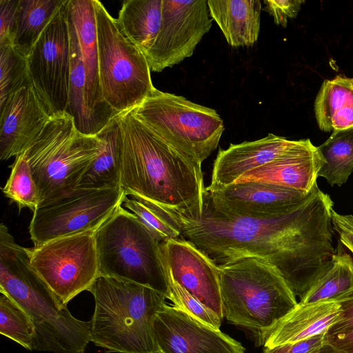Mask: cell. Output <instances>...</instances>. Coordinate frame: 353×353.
Listing matches in <instances>:
<instances>
[{"mask_svg": "<svg viewBox=\"0 0 353 353\" xmlns=\"http://www.w3.org/2000/svg\"><path fill=\"white\" fill-rule=\"evenodd\" d=\"M353 296V259L338 250L328 268L299 302L339 301Z\"/></svg>", "mask_w": 353, "mask_h": 353, "instance_id": "obj_28", "label": "cell"}, {"mask_svg": "<svg viewBox=\"0 0 353 353\" xmlns=\"http://www.w3.org/2000/svg\"><path fill=\"white\" fill-rule=\"evenodd\" d=\"M65 0H19L13 46L28 57Z\"/></svg>", "mask_w": 353, "mask_h": 353, "instance_id": "obj_27", "label": "cell"}, {"mask_svg": "<svg viewBox=\"0 0 353 353\" xmlns=\"http://www.w3.org/2000/svg\"><path fill=\"white\" fill-rule=\"evenodd\" d=\"M0 292L31 319L37 332L34 350L85 353L91 342L90 322L72 315L32 265L29 248L17 244L3 223L0 226Z\"/></svg>", "mask_w": 353, "mask_h": 353, "instance_id": "obj_3", "label": "cell"}, {"mask_svg": "<svg viewBox=\"0 0 353 353\" xmlns=\"http://www.w3.org/2000/svg\"><path fill=\"white\" fill-rule=\"evenodd\" d=\"M352 79H353V78H352Z\"/></svg>", "mask_w": 353, "mask_h": 353, "instance_id": "obj_41", "label": "cell"}, {"mask_svg": "<svg viewBox=\"0 0 353 353\" xmlns=\"http://www.w3.org/2000/svg\"><path fill=\"white\" fill-rule=\"evenodd\" d=\"M153 333L159 353H245L227 334L167 303L157 312Z\"/></svg>", "mask_w": 353, "mask_h": 353, "instance_id": "obj_15", "label": "cell"}, {"mask_svg": "<svg viewBox=\"0 0 353 353\" xmlns=\"http://www.w3.org/2000/svg\"><path fill=\"white\" fill-rule=\"evenodd\" d=\"M310 353H341V352L336 350L332 346L325 343L322 347H319V349H317Z\"/></svg>", "mask_w": 353, "mask_h": 353, "instance_id": "obj_40", "label": "cell"}, {"mask_svg": "<svg viewBox=\"0 0 353 353\" xmlns=\"http://www.w3.org/2000/svg\"><path fill=\"white\" fill-rule=\"evenodd\" d=\"M161 16L162 0H127L117 21L123 35L145 56L159 33Z\"/></svg>", "mask_w": 353, "mask_h": 353, "instance_id": "obj_25", "label": "cell"}, {"mask_svg": "<svg viewBox=\"0 0 353 353\" xmlns=\"http://www.w3.org/2000/svg\"><path fill=\"white\" fill-rule=\"evenodd\" d=\"M223 316L257 336L298 304L279 270L264 259L243 257L218 265Z\"/></svg>", "mask_w": 353, "mask_h": 353, "instance_id": "obj_5", "label": "cell"}, {"mask_svg": "<svg viewBox=\"0 0 353 353\" xmlns=\"http://www.w3.org/2000/svg\"><path fill=\"white\" fill-rule=\"evenodd\" d=\"M10 167V174L2 188L4 195L14 202L19 209L28 208L34 212L39 207V197L27 159L20 154L15 157Z\"/></svg>", "mask_w": 353, "mask_h": 353, "instance_id": "obj_32", "label": "cell"}, {"mask_svg": "<svg viewBox=\"0 0 353 353\" xmlns=\"http://www.w3.org/2000/svg\"><path fill=\"white\" fill-rule=\"evenodd\" d=\"M85 72L86 103L99 133L116 116L105 102L101 88L97 22L93 0H70Z\"/></svg>", "mask_w": 353, "mask_h": 353, "instance_id": "obj_18", "label": "cell"}, {"mask_svg": "<svg viewBox=\"0 0 353 353\" xmlns=\"http://www.w3.org/2000/svg\"><path fill=\"white\" fill-rule=\"evenodd\" d=\"M161 17L156 40L145 55L157 72L191 57L212 22L208 0H162Z\"/></svg>", "mask_w": 353, "mask_h": 353, "instance_id": "obj_13", "label": "cell"}, {"mask_svg": "<svg viewBox=\"0 0 353 353\" xmlns=\"http://www.w3.org/2000/svg\"><path fill=\"white\" fill-rule=\"evenodd\" d=\"M65 0L27 57L32 85L49 114L66 113L70 44Z\"/></svg>", "mask_w": 353, "mask_h": 353, "instance_id": "obj_12", "label": "cell"}, {"mask_svg": "<svg viewBox=\"0 0 353 353\" xmlns=\"http://www.w3.org/2000/svg\"><path fill=\"white\" fill-rule=\"evenodd\" d=\"M325 343V333H323L299 341L264 347L263 353H310Z\"/></svg>", "mask_w": 353, "mask_h": 353, "instance_id": "obj_38", "label": "cell"}, {"mask_svg": "<svg viewBox=\"0 0 353 353\" xmlns=\"http://www.w3.org/2000/svg\"><path fill=\"white\" fill-rule=\"evenodd\" d=\"M102 140L97 157L80 177L75 189H104L121 186L122 133L117 115L97 134Z\"/></svg>", "mask_w": 353, "mask_h": 353, "instance_id": "obj_23", "label": "cell"}, {"mask_svg": "<svg viewBox=\"0 0 353 353\" xmlns=\"http://www.w3.org/2000/svg\"><path fill=\"white\" fill-rule=\"evenodd\" d=\"M314 112L322 131L353 128V79L336 76L325 80L314 102Z\"/></svg>", "mask_w": 353, "mask_h": 353, "instance_id": "obj_24", "label": "cell"}, {"mask_svg": "<svg viewBox=\"0 0 353 353\" xmlns=\"http://www.w3.org/2000/svg\"><path fill=\"white\" fill-rule=\"evenodd\" d=\"M333 201L317 186L288 213L258 219L214 210L203 196L202 213L186 218L165 211L191 241L216 264L243 257L264 259L281 274L300 301L328 268L335 250Z\"/></svg>", "mask_w": 353, "mask_h": 353, "instance_id": "obj_1", "label": "cell"}, {"mask_svg": "<svg viewBox=\"0 0 353 353\" xmlns=\"http://www.w3.org/2000/svg\"><path fill=\"white\" fill-rule=\"evenodd\" d=\"M102 143L98 135L79 132L68 113L52 117L40 135L21 153L37 187L39 206L71 193L99 155Z\"/></svg>", "mask_w": 353, "mask_h": 353, "instance_id": "obj_7", "label": "cell"}, {"mask_svg": "<svg viewBox=\"0 0 353 353\" xmlns=\"http://www.w3.org/2000/svg\"><path fill=\"white\" fill-rule=\"evenodd\" d=\"M19 0H0V46L13 45Z\"/></svg>", "mask_w": 353, "mask_h": 353, "instance_id": "obj_36", "label": "cell"}, {"mask_svg": "<svg viewBox=\"0 0 353 353\" xmlns=\"http://www.w3.org/2000/svg\"><path fill=\"white\" fill-rule=\"evenodd\" d=\"M317 148L323 159L319 177L332 186L345 183L353 172V128L332 132Z\"/></svg>", "mask_w": 353, "mask_h": 353, "instance_id": "obj_29", "label": "cell"}, {"mask_svg": "<svg viewBox=\"0 0 353 353\" xmlns=\"http://www.w3.org/2000/svg\"><path fill=\"white\" fill-rule=\"evenodd\" d=\"M68 23L70 44V71L66 113L73 118L75 128L79 132L85 135L96 136L98 132L85 100V72L81 52L69 10Z\"/></svg>", "mask_w": 353, "mask_h": 353, "instance_id": "obj_26", "label": "cell"}, {"mask_svg": "<svg viewBox=\"0 0 353 353\" xmlns=\"http://www.w3.org/2000/svg\"><path fill=\"white\" fill-rule=\"evenodd\" d=\"M265 10L274 18V23L284 28L287 26L289 19L296 17L303 0H265Z\"/></svg>", "mask_w": 353, "mask_h": 353, "instance_id": "obj_37", "label": "cell"}, {"mask_svg": "<svg viewBox=\"0 0 353 353\" xmlns=\"http://www.w3.org/2000/svg\"><path fill=\"white\" fill-rule=\"evenodd\" d=\"M88 291L95 303L91 342L108 352L159 353L153 323L166 304L164 296L149 287L105 276Z\"/></svg>", "mask_w": 353, "mask_h": 353, "instance_id": "obj_4", "label": "cell"}, {"mask_svg": "<svg viewBox=\"0 0 353 353\" xmlns=\"http://www.w3.org/2000/svg\"><path fill=\"white\" fill-rule=\"evenodd\" d=\"M0 110L2 161L23 152L52 118L33 85L25 87L10 96Z\"/></svg>", "mask_w": 353, "mask_h": 353, "instance_id": "obj_17", "label": "cell"}, {"mask_svg": "<svg viewBox=\"0 0 353 353\" xmlns=\"http://www.w3.org/2000/svg\"><path fill=\"white\" fill-rule=\"evenodd\" d=\"M340 312L339 301L299 302L273 328L258 336L259 342L273 347L325 333Z\"/></svg>", "mask_w": 353, "mask_h": 353, "instance_id": "obj_21", "label": "cell"}, {"mask_svg": "<svg viewBox=\"0 0 353 353\" xmlns=\"http://www.w3.org/2000/svg\"><path fill=\"white\" fill-rule=\"evenodd\" d=\"M122 133L120 185L128 196L186 218L202 213L201 163L159 138L132 113L117 115Z\"/></svg>", "mask_w": 353, "mask_h": 353, "instance_id": "obj_2", "label": "cell"}, {"mask_svg": "<svg viewBox=\"0 0 353 353\" xmlns=\"http://www.w3.org/2000/svg\"><path fill=\"white\" fill-rule=\"evenodd\" d=\"M122 205L133 213L159 242L182 236L176 223L168 220L145 202L127 195Z\"/></svg>", "mask_w": 353, "mask_h": 353, "instance_id": "obj_33", "label": "cell"}, {"mask_svg": "<svg viewBox=\"0 0 353 353\" xmlns=\"http://www.w3.org/2000/svg\"><path fill=\"white\" fill-rule=\"evenodd\" d=\"M99 76L106 104L116 115L134 109L154 88L145 54L128 40L103 4L93 0Z\"/></svg>", "mask_w": 353, "mask_h": 353, "instance_id": "obj_9", "label": "cell"}, {"mask_svg": "<svg viewBox=\"0 0 353 353\" xmlns=\"http://www.w3.org/2000/svg\"><path fill=\"white\" fill-rule=\"evenodd\" d=\"M132 112L168 145L199 163L216 149L225 130L215 110L155 88Z\"/></svg>", "mask_w": 353, "mask_h": 353, "instance_id": "obj_8", "label": "cell"}, {"mask_svg": "<svg viewBox=\"0 0 353 353\" xmlns=\"http://www.w3.org/2000/svg\"><path fill=\"white\" fill-rule=\"evenodd\" d=\"M100 276L149 287L170 299L161 243L121 205L95 232Z\"/></svg>", "mask_w": 353, "mask_h": 353, "instance_id": "obj_6", "label": "cell"}, {"mask_svg": "<svg viewBox=\"0 0 353 353\" xmlns=\"http://www.w3.org/2000/svg\"><path fill=\"white\" fill-rule=\"evenodd\" d=\"M339 302L341 312L325 332V342L341 353H353V296Z\"/></svg>", "mask_w": 353, "mask_h": 353, "instance_id": "obj_34", "label": "cell"}, {"mask_svg": "<svg viewBox=\"0 0 353 353\" xmlns=\"http://www.w3.org/2000/svg\"><path fill=\"white\" fill-rule=\"evenodd\" d=\"M0 108L21 89L32 85L27 58L13 45L0 46Z\"/></svg>", "mask_w": 353, "mask_h": 353, "instance_id": "obj_31", "label": "cell"}, {"mask_svg": "<svg viewBox=\"0 0 353 353\" xmlns=\"http://www.w3.org/2000/svg\"><path fill=\"white\" fill-rule=\"evenodd\" d=\"M210 15L232 47L250 46L260 30L259 0H208Z\"/></svg>", "mask_w": 353, "mask_h": 353, "instance_id": "obj_22", "label": "cell"}, {"mask_svg": "<svg viewBox=\"0 0 353 353\" xmlns=\"http://www.w3.org/2000/svg\"><path fill=\"white\" fill-rule=\"evenodd\" d=\"M167 271L182 288L222 321L218 265L183 236L161 242Z\"/></svg>", "mask_w": 353, "mask_h": 353, "instance_id": "obj_16", "label": "cell"}, {"mask_svg": "<svg viewBox=\"0 0 353 353\" xmlns=\"http://www.w3.org/2000/svg\"><path fill=\"white\" fill-rule=\"evenodd\" d=\"M302 141L269 133L256 141L230 144L225 150L220 149L214 160L210 184L205 189L215 191L234 184L245 174L268 163Z\"/></svg>", "mask_w": 353, "mask_h": 353, "instance_id": "obj_19", "label": "cell"}, {"mask_svg": "<svg viewBox=\"0 0 353 353\" xmlns=\"http://www.w3.org/2000/svg\"><path fill=\"white\" fill-rule=\"evenodd\" d=\"M332 221L340 241L353 254V215L341 214L333 210Z\"/></svg>", "mask_w": 353, "mask_h": 353, "instance_id": "obj_39", "label": "cell"}, {"mask_svg": "<svg viewBox=\"0 0 353 353\" xmlns=\"http://www.w3.org/2000/svg\"><path fill=\"white\" fill-rule=\"evenodd\" d=\"M29 253L33 268L65 304L88 291L100 276L95 232L54 239Z\"/></svg>", "mask_w": 353, "mask_h": 353, "instance_id": "obj_11", "label": "cell"}, {"mask_svg": "<svg viewBox=\"0 0 353 353\" xmlns=\"http://www.w3.org/2000/svg\"><path fill=\"white\" fill-rule=\"evenodd\" d=\"M0 333L28 350H34L37 332L27 313L14 300L0 292Z\"/></svg>", "mask_w": 353, "mask_h": 353, "instance_id": "obj_30", "label": "cell"}, {"mask_svg": "<svg viewBox=\"0 0 353 353\" xmlns=\"http://www.w3.org/2000/svg\"><path fill=\"white\" fill-rule=\"evenodd\" d=\"M126 196L121 186L77 188L63 197L39 206L29 225L34 246L61 237L96 232L122 205Z\"/></svg>", "mask_w": 353, "mask_h": 353, "instance_id": "obj_10", "label": "cell"}, {"mask_svg": "<svg viewBox=\"0 0 353 353\" xmlns=\"http://www.w3.org/2000/svg\"><path fill=\"white\" fill-rule=\"evenodd\" d=\"M323 163L317 147L309 139H303L297 146L245 174L236 183L264 182L308 194L317 185Z\"/></svg>", "mask_w": 353, "mask_h": 353, "instance_id": "obj_20", "label": "cell"}, {"mask_svg": "<svg viewBox=\"0 0 353 353\" xmlns=\"http://www.w3.org/2000/svg\"><path fill=\"white\" fill-rule=\"evenodd\" d=\"M309 194L274 184L248 181L215 191L205 189L204 197L214 210L222 214L265 219L288 213Z\"/></svg>", "mask_w": 353, "mask_h": 353, "instance_id": "obj_14", "label": "cell"}, {"mask_svg": "<svg viewBox=\"0 0 353 353\" xmlns=\"http://www.w3.org/2000/svg\"><path fill=\"white\" fill-rule=\"evenodd\" d=\"M168 276L170 290V300L174 305L199 321L219 330L222 321L220 318L176 282L168 272Z\"/></svg>", "mask_w": 353, "mask_h": 353, "instance_id": "obj_35", "label": "cell"}]
</instances>
